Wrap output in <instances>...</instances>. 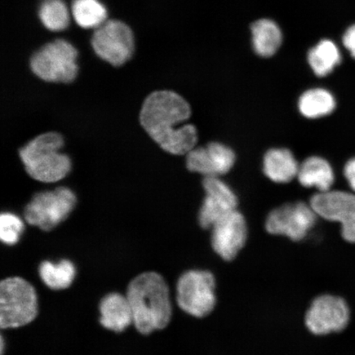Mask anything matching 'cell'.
Masks as SVG:
<instances>
[{"instance_id":"obj_15","label":"cell","mask_w":355,"mask_h":355,"mask_svg":"<svg viewBox=\"0 0 355 355\" xmlns=\"http://www.w3.org/2000/svg\"><path fill=\"white\" fill-rule=\"evenodd\" d=\"M101 324L106 329L122 332L133 323L132 311L127 296L112 293L100 304Z\"/></svg>"},{"instance_id":"obj_16","label":"cell","mask_w":355,"mask_h":355,"mask_svg":"<svg viewBox=\"0 0 355 355\" xmlns=\"http://www.w3.org/2000/svg\"><path fill=\"white\" fill-rule=\"evenodd\" d=\"M298 162L288 149H272L264 157V173L270 180L286 184L298 175Z\"/></svg>"},{"instance_id":"obj_23","label":"cell","mask_w":355,"mask_h":355,"mask_svg":"<svg viewBox=\"0 0 355 355\" xmlns=\"http://www.w3.org/2000/svg\"><path fill=\"white\" fill-rule=\"evenodd\" d=\"M38 16L44 28L51 32H60L69 24V12L63 0H43Z\"/></svg>"},{"instance_id":"obj_7","label":"cell","mask_w":355,"mask_h":355,"mask_svg":"<svg viewBox=\"0 0 355 355\" xmlns=\"http://www.w3.org/2000/svg\"><path fill=\"white\" fill-rule=\"evenodd\" d=\"M215 290L216 279L209 270H189L178 281L177 303L191 316L207 317L216 304Z\"/></svg>"},{"instance_id":"obj_13","label":"cell","mask_w":355,"mask_h":355,"mask_svg":"<svg viewBox=\"0 0 355 355\" xmlns=\"http://www.w3.org/2000/svg\"><path fill=\"white\" fill-rule=\"evenodd\" d=\"M203 187L206 197L199 211L198 221L202 228L209 229L216 222L237 210L238 200L229 186L217 177H206Z\"/></svg>"},{"instance_id":"obj_14","label":"cell","mask_w":355,"mask_h":355,"mask_svg":"<svg viewBox=\"0 0 355 355\" xmlns=\"http://www.w3.org/2000/svg\"><path fill=\"white\" fill-rule=\"evenodd\" d=\"M234 162L235 155L228 146L211 143L205 148L191 150L187 154L186 166L191 172L206 177H217L232 170Z\"/></svg>"},{"instance_id":"obj_20","label":"cell","mask_w":355,"mask_h":355,"mask_svg":"<svg viewBox=\"0 0 355 355\" xmlns=\"http://www.w3.org/2000/svg\"><path fill=\"white\" fill-rule=\"evenodd\" d=\"M71 13L84 29H96L107 19V10L99 0H73Z\"/></svg>"},{"instance_id":"obj_26","label":"cell","mask_w":355,"mask_h":355,"mask_svg":"<svg viewBox=\"0 0 355 355\" xmlns=\"http://www.w3.org/2000/svg\"><path fill=\"white\" fill-rule=\"evenodd\" d=\"M345 175L350 187L355 192V158L350 159L345 167Z\"/></svg>"},{"instance_id":"obj_12","label":"cell","mask_w":355,"mask_h":355,"mask_svg":"<svg viewBox=\"0 0 355 355\" xmlns=\"http://www.w3.org/2000/svg\"><path fill=\"white\" fill-rule=\"evenodd\" d=\"M211 247L222 259L232 261L242 250L248 238L245 219L237 210L213 225Z\"/></svg>"},{"instance_id":"obj_8","label":"cell","mask_w":355,"mask_h":355,"mask_svg":"<svg viewBox=\"0 0 355 355\" xmlns=\"http://www.w3.org/2000/svg\"><path fill=\"white\" fill-rule=\"evenodd\" d=\"M92 46L102 60L114 67L125 64L135 52V35L125 22L106 20L94 31Z\"/></svg>"},{"instance_id":"obj_17","label":"cell","mask_w":355,"mask_h":355,"mask_svg":"<svg viewBox=\"0 0 355 355\" xmlns=\"http://www.w3.org/2000/svg\"><path fill=\"white\" fill-rule=\"evenodd\" d=\"M298 179L304 187L317 188L320 192L329 191L335 176L330 164L321 157H309L299 168Z\"/></svg>"},{"instance_id":"obj_2","label":"cell","mask_w":355,"mask_h":355,"mask_svg":"<svg viewBox=\"0 0 355 355\" xmlns=\"http://www.w3.org/2000/svg\"><path fill=\"white\" fill-rule=\"evenodd\" d=\"M127 298L132 311L133 324L141 334L164 329L170 323V292L161 275L145 272L133 279L128 287Z\"/></svg>"},{"instance_id":"obj_4","label":"cell","mask_w":355,"mask_h":355,"mask_svg":"<svg viewBox=\"0 0 355 355\" xmlns=\"http://www.w3.org/2000/svg\"><path fill=\"white\" fill-rule=\"evenodd\" d=\"M78 52L63 39L47 43L35 51L30 60V68L44 82L71 83L78 73Z\"/></svg>"},{"instance_id":"obj_1","label":"cell","mask_w":355,"mask_h":355,"mask_svg":"<svg viewBox=\"0 0 355 355\" xmlns=\"http://www.w3.org/2000/svg\"><path fill=\"white\" fill-rule=\"evenodd\" d=\"M191 115L189 104L171 91L154 92L145 99L140 112L141 127L155 144L173 155H187L198 141L196 128L182 124Z\"/></svg>"},{"instance_id":"obj_11","label":"cell","mask_w":355,"mask_h":355,"mask_svg":"<svg viewBox=\"0 0 355 355\" xmlns=\"http://www.w3.org/2000/svg\"><path fill=\"white\" fill-rule=\"evenodd\" d=\"M310 206L318 216L340 222L346 241L355 243V195L343 191H327L314 195Z\"/></svg>"},{"instance_id":"obj_10","label":"cell","mask_w":355,"mask_h":355,"mask_svg":"<svg viewBox=\"0 0 355 355\" xmlns=\"http://www.w3.org/2000/svg\"><path fill=\"white\" fill-rule=\"evenodd\" d=\"M349 321L347 303L340 297L324 295L311 304L305 315V325L317 336L343 331Z\"/></svg>"},{"instance_id":"obj_5","label":"cell","mask_w":355,"mask_h":355,"mask_svg":"<svg viewBox=\"0 0 355 355\" xmlns=\"http://www.w3.org/2000/svg\"><path fill=\"white\" fill-rule=\"evenodd\" d=\"M38 313L37 293L20 277H10L0 284V327L17 328L33 322Z\"/></svg>"},{"instance_id":"obj_3","label":"cell","mask_w":355,"mask_h":355,"mask_svg":"<svg viewBox=\"0 0 355 355\" xmlns=\"http://www.w3.org/2000/svg\"><path fill=\"white\" fill-rule=\"evenodd\" d=\"M64 145V137L55 132L43 133L30 141L19 150L26 173L42 183L63 180L72 168L69 155L60 153Z\"/></svg>"},{"instance_id":"obj_18","label":"cell","mask_w":355,"mask_h":355,"mask_svg":"<svg viewBox=\"0 0 355 355\" xmlns=\"http://www.w3.org/2000/svg\"><path fill=\"white\" fill-rule=\"evenodd\" d=\"M252 43L257 55L270 57L277 53L282 42V34L272 20L261 19L252 26Z\"/></svg>"},{"instance_id":"obj_9","label":"cell","mask_w":355,"mask_h":355,"mask_svg":"<svg viewBox=\"0 0 355 355\" xmlns=\"http://www.w3.org/2000/svg\"><path fill=\"white\" fill-rule=\"evenodd\" d=\"M317 217L312 207L304 202L286 204L270 213L266 230L270 234L283 235L298 242L307 236L316 224Z\"/></svg>"},{"instance_id":"obj_22","label":"cell","mask_w":355,"mask_h":355,"mask_svg":"<svg viewBox=\"0 0 355 355\" xmlns=\"http://www.w3.org/2000/svg\"><path fill=\"white\" fill-rule=\"evenodd\" d=\"M340 61L339 49L329 40L321 42L309 53V63L318 77L331 73Z\"/></svg>"},{"instance_id":"obj_25","label":"cell","mask_w":355,"mask_h":355,"mask_svg":"<svg viewBox=\"0 0 355 355\" xmlns=\"http://www.w3.org/2000/svg\"><path fill=\"white\" fill-rule=\"evenodd\" d=\"M344 46L355 59V25L346 31L343 37Z\"/></svg>"},{"instance_id":"obj_6","label":"cell","mask_w":355,"mask_h":355,"mask_svg":"<svg viewBox=\"0 0 355 355\" xmlns=\"http://www.w3.org/2000/svg\"><path fill=\"white\" fill-rule=\"evenodd\" d=\"M76 203V195L69 188L37 193L25 207V220L44 232H50L68 218Z\"/></svg>"},{"instance_id":"obj_27","label":"cell","mask_w":355,"mask_h":355,"mask_svg":"<svg viewBox=\"0 0 355 355\" xmlns=\"http://www.w3.org/2000/svg\"><path fill=\"white\" fill-rule=\"evenodd\" d=\"M3 340L2 338L1 339V354H3Z\"/></svg>"},{"instance_id":"obj_19","label":"cell","mask_w":355,"mask_h":355,"mask_svg":"<svg viewBox=\"0 0 355 355\" xmlns=\"http://www.w3.org/2000/svg\"><path fill=\"white\" fill-rule=\"evenodd\" d=\"M336 108L331 93L322 88L312 89L304 93L299 101L300 113L309 119H318L329 114Z\"/></svg>"},{"instance_id":"obj_21","label":"cell","mask_w":355,"mask_h":355,"mask_svg":"<svg viewBox=\"0 0 355 355\" xmlns=\"http://www.w3.org/2000/svg\"><path fill=\"white\" fill-rule=\"evenodd\" d=\"M40 277L46 285L52 290H64L72 285L76 269L72 261L62 260L52 263L43 261L39 268Z\"/></svg>"},{"instance_id":"obj_24","label":"cell","mask_w":355,"mask_h":355,"mask_svg":"<svg viewBox=\"0 0 355 355\" xmlns=\"http://www.w3.org/2000/svg\"><path fill=\"white\" fill-rule=\"evenodd\" d=\"M24 230V222L19 216L10 212L3 213L0 216V238L3 243L13 245L19 241Z\"/></svg>"}]
</instances>
